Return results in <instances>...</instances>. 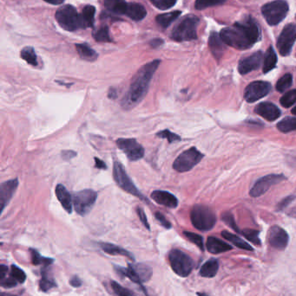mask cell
I'll return each instance as SVG.
<instances>
[{"label": "cell", "instance_id": "59", "mask_svg": "<svg viewBox=\"0 0 296 296\" xmlns=\"http://www.w3.org/2000/svg\"><path fill=\"white\" fill-rule=\"evenodd\" d=\"M292 114L293 115L296 116V106L295 107V108H294V109H292Z\"/></svg>", "mask_w": 296, "mask_h": 296}, {"label": "cell", "instance_id": "40", "mask_svg": "<svg viewBox=\"0 0 296 296\" xmlns=\"http://www.w3.org/2000/svg\"><path fill=\"white\" fill-rule=\"evenodd\" d=\"M280 102L286 109L292 107L296 102V89L288 91L287 93L283 94Z\"/></svg>", "mask_w": 296, "mask_h": 296}, {"label": "cell", "instance_id": "21", "mask_svg": "<svg viewBox=\"0 0 296 296\" xmlns=\"http://www.w3.org/2000/svg\"><path fill=\"white\" fill-rule=\"evenodd\" d=\"M208 46L216 59L217 60L221 59L225 51V43L220 36V33L218 34L216 31L210 33V36L208 38Z\"/></svg>", "mask_w": 296, "mask_h": 296}, {"label": "cell", "instance_id": "55", "mask_svg": "<svg viewBox=\"0 0 296 296\" xmlns=\"http://www.w3.org/2000/svg\"><path fill=\"white\" fill-rule=\"evenodd\" d=\"M95 166L99 169H102V170H106L107 166L105 165V163L103 162L101 159L95 158Z\"/></svg>", "mask_w": 296, "mask_h": 296}, {"label": "cell", "instance_id": "35", "mask_svg": "<svg viewBox=\"0 0 296 296\" xmlns=\"http://www.w3.org/2000/svg\"><path fill=\"white\" fill-rule=\"evenodd\" d=\"M92 36L97 42H102V43L112 42L109 33V28L106 26H101L99 29L95 30L92 33Z\"/></svg>", "mask_w": 296, "mask_h": 296}, {"label": "cell", "instance_id": "30", "mask_svg": "<svg viewBox=\"0 0 296 296\" xmlns=\"http://www.w3.org/2000/svg\"><path fill=\"white\" fill-rule=\"evenodd\" d=\"M222 236L226 240L232 242L234 246H236L239 249H245V250H249V251H253L254 250L252 246L249 245L248 242L240 238L237 236L234 235V234H232L230 232H229V231H223L222 232Z\"/></svg>", "mask_w": 296, "mask_h": 296}, {"label": "cell", "instance_id": "8", "mask_svg": "<svg viewBox=\"0 0 296 296\" xmlns=\"http://www.w3.org/2000/svg\"><path fill=\"white\" fill-rule=\"evenodd\" d=\"M115 270L121 275L130 279L132 282L141 286L143 285V282H148L152 275L151 267L143 264H130L128 267L115 266Z\"/></svg>", "mask_w": 296, "mask_h": 296}, {"label": "cell", "instance_id": "23", "mask_svg": "<svg viewBox=\"0 0 296 296\" xmlns=\"http://www.w3.org/2000/svg\"><path fill=\"white\" fill-rule=\"evenodd\" d=\"M206 248L208 252L212 254H220V253L227 252L233 249L232 246L228 244L227 242H223L220 239L209 237L207 242H206Z\"/></svg>", "mask_w": 296, "mask_h": 296}, {"label": "cell", "instance_id": "5", "mask_svg": "<svg viewBox=\"0 0 296 296\" xmlns=\"http://www.w3.org/2000/svg\"><path fill=\"white\" fill-rule=\"evenodd\" d=\"M289 6L286 0H274L264 4L262 13L267 24L271 26H277L289 13Z\"/></svg>", "mask_w": 296, "mask_h": 296}, {"label": "cell", "instance_id": "54", "mask_svg": "<svg viewBox=\"0 0 296 296\" xmlns=\"http://www.w3.org/2000/svg\"><path fill=\"white\" fill-rule=\"evenodd\" d=\"M77 155V153L76 152H73V151H64L62 152V157L65 159H70L74 158L75 156Z\"/></svg>", "mask_w": 296, "mask_h": 296}, {"label": "cell", "instance_id": "26", "mask_svg": "<svg viewBox=\"0 0 296 296\" xmlns=\"http://www.w3.org/2000/svg\"><path fill=\"white\" fill-rule=\"evenodd\" d=\"M104 6L113 14L125 15L128 4L125 0H102Z\"/></svg>", "mask_w": 296, "mask_h": 296}, {"label": "cell", "instance_id": "57", "mask_svg": "<svg viewBox=\"0 0 296 296\" xmlns=\"http://www.w3.org/2000/svg\"><path fill=\"white\" fill-rule=\"evenodd\" d=\"M48 4H53V5H59L65 2V0H44Z\"/></svg>", "mask_w": 296, "mask_h": 296}, {"label": "cell", "instance_id": "60", "mask_svg": "<svg viewBox=\"0 0 296 296\" xmlns=\"http://www.w3.org/2000/svg\"><path fill=\"white\" fill-rule=\"evenodd\" d=\"M1 296H12V295H9V294H4V293H2V294H1Z\"/></svg>", "mask_w": 296, "mask_h": 296}, {"label": "cell", "instance_id": "45", "mask_svg": "<svg viewBox=\"0 0 296 296\" xmlns=\"http://www.w3.org/2000/svg\"><path fill=\"white\" fill-rule=\"evenodd\" d=\"M150 2L160 10H168L176 4L177 0H150Z\"/></svg>", "mask_w": 296, "mask_h": 296}, {"label": "cell", "instance_id": "61", "mask_svg": "<svg viewBox=\"0 0 296 296\" xmlns=\"http://www.w3.org/2000/svg\"></svg>", "mask_w": 296, "mask_h": 296}, {"label": "cell", "instance_id": "14", "mask_svg": "<svg viewBox=\"0 0 296 296\" xmlns=\"http://www.w3.org/2000/svg\"><path fill=\"white\" fill-rule=\"evenodd\" d=\"M117 145L131 161H136L144 156V148L135 139H118Z\"/></svg>", "mask_w": 296, "mask_h": 296}, {"label": "cell", "instance_id": "19", "mask_svg": "<svg viewBox=\"0 0 296 296\" xmlns=\"http://www.w3.org/2000/svg\"><path fill=\"white\" fill-rule=\"evenodd\" d=\"M255 111L258 116L268 121H274L281 116V110L275 105L267 101L257 105Z\"/></svg>", "mask_w": 296, "mask_h": 296}, {"label": "cell", "instance_id": "6", "mask_svg": "<svg viewBox=\"0 0 296 296\" xmlns=\"http://www.w3.org/2000/svg\"><path fill=\"white\" fill-rule=\"evenodd\" d=\"M191 223L196 229L201 231L212 230L216 222V217L210 208L204 206H197L190 213Z\"/></svg>", "mask_w": 296, "mask_h": 296}, {"label": "cell", "instance_id": "17", "mask_svg": "<svg viewBox=\"0 0 296 296\" xmlns=\"http://www.w3.org/2000/svg\"><path fill=\"white\" fill-rule=\"evenodd\" d=\"M268 242L274 249L282 250L288 246L289 235L285 230L277 225H274L270 228L268 232Z\"/></svg>", "mask_w": 296, "mask_h": 296}, {"label": "cell", "instance_id": "50", "mask_svg": "<svg viewBox=\"0 0 296 296\" xmlns=\"http://www.w3.org/2000/svg\"><path fill=\"white\" fill-rule=\"evenodd\" d=\"M136 212H137V215H138L139 219L141 220L142 224L144 225V227L147 228L148 230H150V224H149V222H148V219H147L146 215L144 213L143 209H142V208H137V209H136Z\"/></svg>", "mask_w": 296, "mask_h": 296}, {"label": "cell", "instance_id": "13", "mask_svg": "<svg viewBox=\"0 0 296 296\" xmlns=\"http://www.w3.org/2000/svg\"><path fill=\"white\" fill-rule=\"evenodd\" d=\"M287 178L282 174H270L265 177L260 178L254 184L252 189L250 190L249 194L253 198H258L260 196L263 195L264 193L269 190L274 184H279Z\"/></svg>", "mask_w": 296, "mask_h": 296}, {"label": "cell", "instance_id": "48", "mask_svg": "<svg viewBox=\"0 0 296 296\" xmlns=\"http://www.w3.org/2000/svg\"><path fill=\"white\" fill-rule=\"evenodd\" d=\"M19 282H17L15 279L12 278L11 276L5 277L3 280H0V285L4 289H11L17 286Z\"/></svg>", "mask_w": 296, "mask_h": 296}, {"label": "cell", "instance_id": "53", "mask_svg": "<svg viewBox=\"0 0 296 296\" xmlns=\"http://www.w3.org/2000/svg\"><path fill=\"white\" fill-rule=\"evenodd\" d=\"M8 267L6 265L2 264L0 266V280H3L7 276Z\"/></svg>", "mask_w": 296, "mask_h": 296}, {"label": "cell", "instance_id": "39", "mask_svg": "<svg viewBox=\"0 0 296 296\" xmlns=\"http://www.w3.org/2000/svg\"><path fill=\"white\" fill-rule=\"evenodd\" d=\"M293 83V76L291 74H286L281 77L276 83V89L279 92H284L291 87Z\"/></svg>", "mask_w": 296, "mask_h": 296}, {"label": "cell", "instance_id": "4", "mask_svg": "<svg viewBox=\"0 0 296 296\" xmlns=\"http://www.w3.org/2000/svg\"><path fill=\"white\" fill-rule=\"evenodd\" d=\"M56 20L61 28L67 31L85 29L82 16L73 5L66 4L59 8L55 14Z\"/></svg>", "mask_w": 296, "mask_h": 296}, {"label": "cell", "instance_id": "38", "mask_svg": "<svg viewBox=\"0 0 296 296\" xmlns=\"http://www.w3.org/2000/svg\"><path fill=\"white\" fill-rule=\"evenodd\" d=\"M226 2V0H196L195 8L197 10H204L208 7L221 5Z\"/></svg>", "mask_w": 296, "mask_h": 296}, {"label": "cell", "instance_id": "32", "mask_svg": "<svg viewBox=\"0 0 296 296\" xmlns=\"http://www.w3.org/2000/svg\"><path fill=\"white\" fill-rule=\"evenodd\" d=\"M95 13L96 8L93 5H86L84 6L83 11H82V18L84 21V26L85 28L88 27H93L94 22H95Z\"/></svg>", "mask_w": 296, "mask_h": 296}, {"label": "cell", "instance_id": "29", "mask_svg": "<svg viewBox=\"0 0 296 296\" xmlns=\"http://www.w3.org/2000/svg\"><path fill=\"white\" fill-rule=\"evenodd\" d=\"M76 50H77L79 57L85 61H95L97 60V58H99V54L92 48L90 47L88 44H76Z\"/></svg>", "mask_w": 296, "mask_h": 296}, {"label": "cell", "instance_id": "33", "mask_svg": "<svg viewBox=\"0 0 296 296\" xmlns=\"http://www.w3.org/2000/svg\"><path fill=\"white\" fill-rule=\"evenodd\" d=\"M55 287H57L55 280L52 278L49 274V272L44 268V270L42 271V278L39 281V290L42 292H48Z\"/></svg>", "mask_w": 296, "mask_h": 296}, {"label": "cell", "instance_id": "2", "mask_svg": "<svg viewBox=\"0 0 296 296\" xmlns=\"http://www.w3.org/2000/svg\"><path fill=\"white\" fill-rule=\"evenodd\" d=\"M160 60H154L146 63L139 69L132 78L127 93L122 100V108L125 110H131L141 103L146 96L154 74L160 65Z\"/></svg>", "mask_w": 296, "mask_h": 296}, {"label": "cell", "instance_id": "27", "mask_svg": "<svg viewBox=\"0 0 296 296\" xmlns=\"http://www.w3.org/2000/svg\"><path fill=\"white\" fill-rule=\"evenodd\" d=\"M219 269V262L216 259L207 261L200 269V275L205 278L215 277Z\"/></svg>", "mask_w": 296, "mask_h": 296}, {"label": "cell", "instance_id": "12", "mask_svg": "<svg viewBox=\"0 0 296 296\" xmlns=\"http://www.w3.org/2000/svg\"><path fill=\"white\" fill-rule=\"evenodd\" d=\"M296 41V25L289 24L283 28L277 40V49L282 57L291 53Z\"/></svg>", "mask_w": 296, "mask_h": 296}, {"label": "cell", "instance_id": "3", "mask_svg": "<svg viewBox=\"0 0 296 296\" xmlns=\"http://www.w3.org/2000/svg\"><path fill=\"white\" fill-rule=\"evenodd\" d=\"M200 18L195 15H188L183 18L174 29L172 30L170 38L176 42L192 41L197 38V27Z\"/></svg>", "mask_w": 296, "mask_h": 296}, {"label": "cell", "instance_id": "56", "mask_svg": "<svg viewBox=\"0 0 296 296\" xmlns=\"http://www.w3.org/2000/svg\"><path fill=\"white\" fill-rule=\"evenodd\" d=\"M163 44H164V40L160 39V38L151 40L150 43V46L153 48L160 47Z\"/></svg>", "mask_w": 296, "mask_h": 296}, {"label": "cell", "instance_id": "24", "mask_svg": "<svg viewBox=\"0 0 296 296\" xmlns=\"http://www.w3.org/2000/svg\"><path fill=\"white\" fill-rule=\"evenodd\" d=\"M100 248L102 249L103 252L111 255V256H123V257H127L129 259L132 261H135V257L133 256L132 253L130 252L128 250L119 247V246L115 245L112 243H108V242H101L99 243Z\"/></svg>", "mask_w": 296, "mask_h": 296}, {"label": "cell", "instance_id": "42", "mask_svg": "<svg viewBox=\"0 0 296 296\" xmlns=\"http://www.w3.org/2000/svg\"><path fill=\"white\" fill-rule=\"evenodd\" d=\"M110 286L117 296H136L130 289H125V287H123L115 281L110 282Z\"/></svg>", "mask_w": 296, "mask_h": 296}, {"label": "cell", "instance_id": "52", "mask_svg": "<svg viewBox=\"0 0 296 296\" xmlns=\"http://www.w3.org/2000/svg\"><path fill=\"white\" fill-rule=\"evenodd\" d=\"M69 284L74 288H79L83 284V282L77 275H74L73 277L69 280Z\"/></svg>", "mask_w": 296, "mask_h": 296}, {"label": "cell", "instance_id": "58", "mask_svg": "<svg viewBox=\"0 0 296 296\" xmlns=\"http://www.w3.org/2000/svg\"><path fill=\"white\" fill-rule=\"evenodd\" d=\"M197 296H208L207 294L205 293H197Z\"/></svg>", "mask_w": 296, "mask_h": 296}, {"label": "cell", "instance_id": "37", "mask_svg": "<svg viewBox=\"0 0 296 296\" xmlns=\"http://www.w3.org/2000/svg\"><path fill=\"white\" fill-rule=\"evenodd\" d=\"M31 254H32V263L35 266L44 265L45 267H47L54 262V260L51 259V258L41 256L39 252L36 249H31Z\"/></svg>", "mask_w": 296, "mask_h": 296}, {"label": "cell", "instance_id": "43", "mask_svg": "<svg viewBox=\"0 0 296 296\" xmlns=\"http://www.w3.org/2000/svg\"><path fill=\"white\" fill-rule=\"evenodd\" d=\"M10 276L15 279L19 283H24L26 281V274L23 269L16 265H11Z\"/></svg>", "mask_w": 296, "mask_h": 296}, {"label": "cell", "instance_id": "36", "mask_svg": "<svg viewBox=\"0 0 296 296\" xmlns=\"http://www.w3.org/2000/svg\"><path fill=\"white\" fill-rule=\"evenodd\" d=\"M277 128L282 133L296 130V117H286L278 123Z\"/></svg>", "mask_w": 296, "mask_h": 296}, {"label": "cell", "instance_id": "51", "mask_svg": "<svg viewBox=\"0 0 296 296\" xmlns=\"http://www.w3.org/2000/svg\"><path fill=\"white\" fill-rule=\"evenodd\" d=\"M296 197L295 196H289L287 197L286 199L282 200L281 202L279 203V205L277 206L278 210H282L283 209H285L287 206H289L290 203L292 202L293 200H295Z\"/></svg>", "mask_w": 296, "mask_h": 296}, {"label": "cell", "instance_id": "28", "mask_svg": "<svg viewBox=\"0 0 296 296\" xmlns=\"http://www.w3.org/2000/svg\"><path fill=\"white\" fill-rule=\"evenodd\" d=\"M181 13H182V11H175L168 12V13H164V14L158 15L156 18V22L158 26H161L162 28L166 29L171 25L172 23L179 18Z\"/></svg>", "mask_w": 296, "mask_h": 296}, {"label": "cell", "instance_id": "10", "mask_svg": "<svg viewBox=\"0 0 296 296\" xmlns=\"http://www.w3.org/2000/svg\"><path fill=\"white\" fill-rule=\"evenodd\" d=\"M203 154L196 148H191L182 152L173 164V168L178 173H186L193 169L203 158Z\"/></svg>", "mask_w": 296, "mask_h": 296}, {"label": "cell", "instance_id": "22", "mask_svg": "<svg viewBox=\"0 0 296 296\" xmlns=\"http://www.w3.org/2000/svg\"><path fill=\"white\" fill-rule=\"evenodd\" d=\"M55 193L57 198L59 199L61 206L64 207L68 213L72 212V206H73V199L63 184H58L55 189Z\"/></svg>", "mask_w": 296, "mask_h": 296}, {"label": "cell", "instance_id": "49", "mask_svg": "<svg viewBox=\"0 0 296 296\" xmlns=\"http://www.w3.org/2000/svg\"><path fill=\"white\" fill-rule=\"evenodd\" d=\"M155 216H156L157 220H158V222L162 224V226H164L165 229H170V228H171V224L166 219V217H165L163 214L160 213V212H157Z\"/></svg>", "mask_w": 296, "mask_h": 296}, {"label": "cell", "instance_id": "18", "mask_svg": "<svg viewBox=\"0 0 296 296\" xmlns=\"http://www.w3.org/2000/svg\"><path fill=\"white\" fill-rule=\"evenodd\" d=\"M19 186V180L17 178L11 180L5 181L0 186V204H1V212H3L5 206H7L14 195L17 188Z\"/></svg>", "mask_w": 296, "mask_h": 296}, {"label": "cell", "instance_id": "25", "mask_svg": "<svg viewBox=\"0 0 296 296\" xmlns=\"http://www.w3.org/2000/svg\"><path fill=\"white\" fill-rule=\"evenodd\" d=\"M125 15L134 21H141L146 17L147 11L143 4L129 3Z\"/></svg>", "mask_w": 296, "mask_h": 296}, {"label": "cell", "instance_id": "34", "mask_svg": "<svg viewBox=\"0 0 296 296\" xmlns=\"http://www.w3.org/2000/svg\"><path fill=\"white\" fill-rule=\"evenodd\" d=\"M20 57L30 65L34 66V67L38 65L37 54L33 50V47L24 48L20 52Z\"/></svg>", "mask_w": 296, "mask_h": 296}, {"label": "cell", "instance_id": "9", "mask_svg": "<svg viewBox=\"0 0 296 296\" xmlns=\"http://www.w3.org/2000/svg\"><path fill=\"white\" fill-rule=\"evenodd\" d=\"M113 176L117 185L122 188L125 192H128L130 194L135 196L136 198L148 202L146 198H144V196L140 192L137 187L132 182L131 178L129 177L124 166L117 160L114 162Z\"/></svg>", "mask_w": 296, "mask_h": 296}, {"label": "cell", "instance_id": "31", "mask_svg": "<svg viewBox=\"0 0 296 296\" xmlns=\"http://www.w3.org/2000/svg\"><path fill=\"white\" fill-rule=\"evenodd\" d=\"M277 63V56L276 53L274 51V48L270 46L268 48L265 57L263 59V72L266 73L269 72L272 69L275 68Z\"/></svg>", "mask_w": 296, "mask_h": 296}, {"label": "cell", "instance_id": "11", "mask_svg": "<svg viewBox=\"0 0 296 296\" xmlns=\"http://www.w3.org/2000/svg\"><path fill=\"white\" fill-rule=\"evenodd\" d=\"M97 198V192L91 189H85L77 192L73 198L74 208L77 213L80 216H84L89 213L95 205Z\"/></svg>", "mask_w": 296, "mask_h": 296}, {"label": "cell", "instance_id": "16", "mask_svg": "<svg viewBox=\"0 0 296 296\" xmlns=\"http://www.w3.org/2000/svg\"><path fill=\"white\" fill-rule=\"evenodd\" d=\"M263 54L262 51H256V53L239 61L238 71L241 75L249 74L253 70L259 69L263 61Z\"/></svg>", "mask_w": 296, "mask_h": 296}, {"label": "cell", "instance_id": "15", "mask_svg": "<svg viewBox=\"0 0 296 296\" xmlns=\"http://www.w3.org/2000/svg\"><path fill=\"white\" fill-rule=\"evenodd\" d=\"M270 91V83L263 81L253 82L245 89L244 99L249 103H252L265 97Z\"/></svg>", "mask_w": 296, "mask_h": 296}, {"label": "cell", "instance_id": "7", "mask_svg": "<svg viewBox=\"0 0 296 296\" xmlns=\"http://www.w3.org/2000/svg\"><path fill=\"white\" fill-rule=\"evenodd\" d=\"M168 261L172 270L181 277L189 276L195 267L193 259L180 249H172L168 254Z\"/></svg>", "mask_w": 296, "mask_h": 296}, {"label": "cell", "instance_id": "47", "mask_svg": "<svg viewBox=\"0 0 296 296\" xmlns=\"http://www.w3.org/2000/svg\"><path fill=\"white\" fill-rule=\"evenodd\" d=\"M222 219H223V222L224 223H226V224L230 226V227L232 228L234 231H236V232H239V233H241V231L238 229L237 226H236V224H235V222H234V217L233 216L231 215L230 213H224L223 216H222Z\"/></svg>", "mask_w": 296, "mask_h": 296}, {"label": "cell", "instance_id": "1", "mask_svg": "<svg viewBox=\"0 0 296 296\" xmlns=\"http://www.w3.org/2000/svg\"><path fill=\"white\" fill-rule=\"evenodd\" d=\"M220 36L225 44L242 51L250 49L259 41L261 31L256 20L247 16L241 22L235 23L233 27L222 30Z\"/></svg>", "mask_w": 296, "mask_h": 296}, {"label": "cell", "instance_id": "44", "mask_svg": "<svg viewBox=\"0 0 296 296\" xmlns=\"http://www.w3.org/2000/svg\"><path fill=\"white\" fill-rule=\"evenodd\" d=\"M241 234L245 237L249 241L256 245H261V240L259 238V231L250 229H246L241 231Z\"/></svg>", "mask_w": 296, "mask_h": 296}, {"label": "cell", "instance_id": "41", "mask_svg": "<svg viewBox=\"0 0 296 296\" xmlns=\"http://www.w3.org/2000/svg\"><path fill=\"white\" fill-rule=\"evenodd\" d=\"M183 235L185 236V237L188 240H190V242H193L194 244L197 246L201 250H204V242H203V238L201 236L193 233V232H189V231H184Z\"/></svg>", "mask_w": 296, "mask_h": 296}, {"label": "cell", "instance_id": "46", "mask_svg": "<svg viewBox=\"0 0 296 296\" xmlns=\"http://www.w3.org/2000/svg\"><path fill=\"white\" fill-rule=\"evenodd\" d=\"M157 136L162 138V139H166L168 141V143H173V142H176V141H181V137H180L179 135L172 133V132L168 130V129L158 132V134H157Z\"/></svg>", "mask_w": 296, "mask_h": 296}, {"label": "cell", "instance_id": "20", "mask_svg": "<svg viewBox=\"0 0 296 296\" xmlns=\"http://www.w3.org/2000/svg\"><path fill=\"white\" fill-rule=\"evenodd\" d=\"M151 199L160 206L168 207L170 209H175L178 206V200L170 192L166 191L157 190L151 193Z\"/></svg>", "mask_w": 296, "mask_h": 296}]
</instances>
